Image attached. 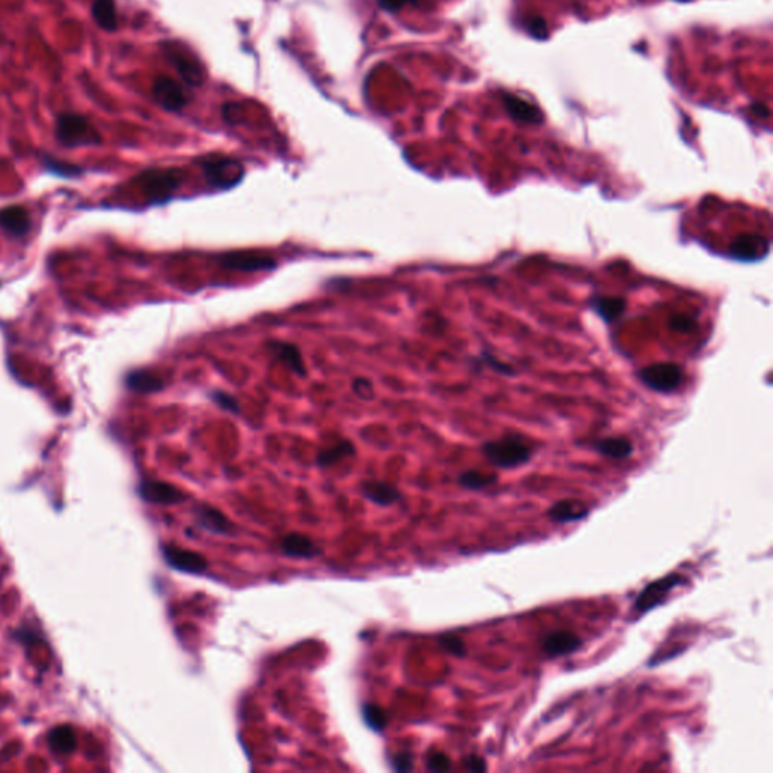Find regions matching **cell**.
<instances>
[{
	"label": "cell",
	"mask_w": 773,
	"mask_h": 773,
	"mask_svg": "<svg viewBox=\"0 0 773 773\" xmlns=\"http://www.w3.org/2000/svg\"><path fill=\"white\" fill-rule=\"evenodd\" d=\"M361 494L364 499L375 503L378 506H390L402 500L400 491L395 485L378 481L364 482L361 486Z\"/></svg>",
	"instance_id": "cell-20"
},
{
	"label": "cell",
	"mask_w": 773,
	"mask_h": 773,
	"mask_svg": "<svg viewBox=\"0 0 773 773\" xmlns=\"http://www.w3.org/2000/svg\"><path fill=\"white\" fill-rule=\"evenodd\" d=\"M139 188L151 204L162 203L180 186V176L174 169H150L138 178Z\"/></svg>",
	"instance_id": "cell-3"
},
{
	"label": "cell",
	"mask_w": 773,
	"mask_h": 773,
	"mask_svg": "<svg viewBox=\"0 0 773 773\" xmlns=\"http://www.w3.org/2000/svg\"><path fill=\"white\" fill-rule=\"evenodd\" d=\"M151 92L156 103L168 112H178L188 103L185 90L176 80L166 76H159L154 80Z\"/></svg>",
	"instance_id": "cell-8"
},
{
	"label": "cell",
	"mask_w": 773,
	"mask_h": 773,
	"mask_svg": "<svg viewBox=\"0 0 773 773\" xmlns=\"http://www.w3.org/2000/svg\"><path fill=\"white\" fill-rule=\"evenodd\" d=\"M162 553L168 565L173 570H177L181 572L203 574L208 567L207 559L203 555L196 553V551H192V550L166 545L164 547Z\"/></svg>",
	"instance_id": "cell-9"
},
{
	"label": "cell",
	"mask_w": 773,
	"mask_h": 773,
	"mask_svg": "<svg viewBox=\"0 0 773 773\" xmlns=\"http://www.w3.org/2000/svg\"><path fill=\"white\" fill-rule=\"evenodd\" d=\"M379 6L388 12H398L410 4H417V0H378Z\"/></svg>",
	"instance_id": "cell-38"
},
{
	"label": "cell",
	"mask_w": 773,
	"mask_h": 773,
	"mask_svg": "<svg viewBox=\"0 0 773 773\" xmlns=\"http://www.w3.org/2000/svg\"><path fill=\"white\" fill-rule=\"evenodd\" d=\"M695 326L696 324L693 319L686 314H678L671 319V328L680 331V333H689V331H692Z\"/></svg>",
	"instance_id": "cell-36"
},
{
	"label": "cell",
	"mask_w": 773,
	"mask_h": 773,
	"mask_svg": "<svg viewBox=\"0 0 773 773\" xmlns=\"http://www.w3.org/2000/svg\"><path fill=\"white\" fill-rule=\"evenodd\" d=\"M196 524H198L203 531H207L215 535H231L235 531V526L225 517L224 512L213 506L201 505L193 509Z\"/></svg>",
	"instance_id": "cell-14"
},
{
	"label": "cell",
	"mask_w": 773,
	"mask_h": 773,
	"mask_svg": "<svg viewBox=\"0 0 773 773\" xmlns=\"http://www.w3.org/2000/svg\"><path fill=\"white\" fill-rule=\"evenodd\" d=\"M126 384L132 391L144 393V395L161 391L165 387L164 378L161 375H157L156 372H151V370H134V372H130L127 375V378H126Z\"/></svg>",
	"instance_id": "cell-23"
},
{
	"label": "cell",
	"mask_w": 773,
	"mask_h": 773,
	"mask_svg": "<svg viewBox=\"0 0 773 773\" xmlns=\"http://www.w3.org/2000/svg\"><path fill=\"white\" fill-rule=\"evenodd\" d=\"M391 766L396 772H410L414 766V757L408 751L396 754L391 758Z\"/></svg>",
	"instance_id": "cell-34"
},
{
	"label": "cell",
	"mask_w": 773,
	"mask_h": 773,
	"mask_svg": "<svg viewBox=\"0 0 773 773\" xmlns=\"http://www.w3.org/2000/svg\"><path fill=\"white\" fill-rule=\"evenodd\" d=\"M592 449L598 452L599 455L612 459H627L633 455L634 446L625 437H609L594 441Z\"/></svg>",
	"instance_id": "cell-21"
},
{
	"label": "cell",
	"mask_w": 773,
	"mask_h": 773,
	"mask_svg": "<svg viewBox=\"0 0 773 773\" xmlns=\"http://www.w3.org/2000/svg\"><path fill=\"white\" fill-rule=\"evenodd\" d=\"M678 2H691V0H678Z\"/></svg>",
	"instance_id": "cell-41"
},
{
	"label": "cell",
	"mask_w": 773,
	"mask_h": 773,
	"mask_svg": "<svg viewBox=\"0 0 773 773\" xmlns=\"http://www.w3.org/2000/svg\"><path fill=\"white\" fill-rule=\"evenodd\" d=\"M479 361L482 364H485L486 367H489L491 370H494V372H497L499 375H503V376H513L515 373H517V372H515L513 366L500 361L497 357H494V355L489 353L488 351L481 352Z\"/></svg>",
	"instance_id": "cell-30"
},
{
	"label": "cell",
	"mask_w": 773,
	"mask_h": 773,
	"mask_svg": "<svg viewBox=\"0 0 773 773\" xmlns=\"http://www.w3.org/2000/svg\"><path fill=\"white\" fill-rule=\"evenodd\" d=\"M625 309H627V301L619 297H599V294H597L591 299V310L595 311L606 324L618 321L625 313Z\"/></svg>",
	"instance_id": "cell-22"
},
{
	"label": "cell",
	"mask_w": 773,
	"mask_h": 773,
	"mask_svg": "<svg viewBox=\"0 0 773 773\" xmlns=\"http://www.w3.org/2000/svg\"><path fill=\"white\" fill-rule=\"evenodd\" d=\"M91 14L98 28L114 32L118 28V16L115 0H94Z\"/></svg>",
	"instance_id": "cell-24"
},
{
	"label": "cell",
	"mask_w": 773,
	"mask_h": 773,
	"mask_svg": "<svg viewBox=\"0 0 773 773\" xmlns=\"http://www.w3.org/2000/svg\"><path fill=\"white\" fill-rule=\"evenodd\" d=\"M426 767L431 772H449L452 762L444 752H432L426 758Z\"/></svg>",
	"instance_id": "cell-33"
},
{
	"label": "cell",
	"mask_w": 773,
	"mask_h": 773,
	"mask_svg": "<svg viewBox=\"0 0 773 773\" xmlns=\"http://www.w3.org/2000/svg\"><path fill=\"white\" fill-rule=\"evenodd\" d=\"M55 138L67 149L92 146L102 142L100 132L91 124L88 118L70 112L56 117Z\"/></svg>",
	"instance_id": "cell-1"
},
{
	"label": "cell",
	"mask_w": 773,
	"mask_h": 773,
	"mask_svg": "<svg viewBox=\"0 0 773 773\" xmlns=\"http://www.w3.org/2000/svg\"><path fill=\"white\" fill-rule=\"evenodd\" d=\"M352 390L355 395H357L358 398L361 399H370L372 395H373V387H372V383L369 381V379L366 378H357L355 381L352 383Z\"/></svg>",
	"instance_id": "cell-35"
},
{
	"label": "cell",
	"mask_w": 773,
	"mask_h": 773,
	"mask_svg": "<svg viewBox=\"0 0 773 773\" xmlns=\"http://www.w3.org/2000/svg\"><path fill=\"white\" fill-rule=\"evenodd\" d=\"M46 165H47L48 169L55 171V173H58V174H76V173H79L78 168L65 165L63 162H53V161H50V159H47Z\"/></svg>",
	"instance_id": "cell-39"
},
{
	"label": "cell",
	"mask_w": 773,
	"mask_h": 773,
	"mask_svg": "<svg viewBox=\"0 0 773 773\" xmlns=\"http://www.w3.org/2000/svg\"><path fill=\"white\" fill-rule=\"evenodd\" d=\"M210 399L213 400V403L216 405V407H219L220 410H224V411L231 412V414H239L240 412V405H239L238 398L230 395V393H227V391L215 390V391L210 393Z\"/></svg>",
	"instance_id": "cell-29"
},
{
	"label": "cell",
	"mask_w": 773,
	"mask_h": 773,
	"mask_svg": "<svg viewBox=\"0 0 773 773\" xmlns=\"http://www.w3.org/2000/svg\"><path fill=\"white\" fill-rule=\"evenodd\" d=\"M503 106H505L508 115L515 121L523 122V124H543L544 114L532 103L523 100V98L506 94L503 95Z\"/></svg>",
	"instance_id": "cell-15"
},
{
	"label": "cell",
	"mask_w": 773,
	"mask_h": 773,
	"mask_svg": "<svg viewBox=\"0 0 773 773\" xmlns=\"http://www.w3.org/2000/svg\"><path fill=\"white\" fill-rule=\"evenodd\" d=\"M0 227L12 236H24L31 230V216L26 208L11 206L0 210Z\"/></svg>",
	"instance_id": "cell-18"
},
{
	"label": "cell",
	"mask_w": 773,
	"mask_h": 773,
	"mask_svg": "<svg viewBox=\"0 0 773 773\" xmlns=\"http://www.w3.org/2000/svg\"><path fill=\"white\" fill-rule=\"evenodd\" d=\"M204 177L208 185L216 189L236 186L243 178V166L230 157H210L203 162Z\"/></svg>",
	"instance_id": "cell-6"
},
{
	"label": "cell",
	"mask_w": 773,
	"mask_h": 773,
	"mask_svg": "<svg viewBox=\"0 0 773 773\" xmlns=\"http://www.w3.org/2000/svg\"><path fill=\"white\" fill-rule=\"evenodd\" d=\"M639 379L644 385L657 393H671L683 384L684 372L676 363H656L642 369Z\"/></svg>",
	"instance_id": "cell-5"
},
{
	"label": "cell",
	"mask_w": 773,
	"mask_h": 773,
	"mask_svg": "<svg viewBox=\"0 0 773 773\" xmlns=\"http://www.w3.org/2000/svg\"><path fill=\"white\" fill-rule=\"evenodd\" d=\"M583 645L582 637L572 631L558 630L548 633L543 639V651L547 657H563L572 654Z\"/></svg>",
	"instance_id": "cell-13"
},
{
	"label": "cell",
	"mask_w": 773,
	"mask_h": 773,
	"mask_svg": "<svg viewBox=\"0 0 773 773\" xmlns=\"http://www.w3.org/2000/svg\"><path fill=\"white\" fill-rule=\"evenodd\" d=\"M281 550L287 558H297V559H314L321 555V548H319L313 539L301 533H290L283 538L281 541Z\"/></svg>",
	"instance_id": "cell-17"
},
{
	"label": "cell",
	"mask_w": 773,
	"mask_h": 773,
	"mask_svg": "<svg viewBox=\"0 0 773 773\" xmlns=\"http://www.w3.org/2000/svg\"><path fill=\"white\" fill-rule=\"evenodd\" d=\"M589 508L579 500H560L556 501L547 512L548 518L559 524L575 523L587 517Z\"/></svg>",
	"instance_id": "cell-19"
},
{
	"label": "cell",
	"mask_w": 773,
	"mask_h": 773,
	"mask_svg": "<svg viewBox=\"0 0 773 773\" xmlns=\"http://www.w3.org/2000/svg\"><path fill=\"white\" fill-rule=\"evenodd\" d=\"M751 110L757 115V117H762V118H767L770 115L769 112V107L762 103V102H757V103H752L751 105Z\"/></svg>",
	"instance_id": "cell-40"
},
{
	"label": "cell",
	"mask_w": 773,
	"mask_h": 773,
	"mask_svg": "<svg viewBox=\"0 0 773 773\" xmlns=\"http://www.w3.org/2000/svg\"><path fill=\"white\" fill-rule=\"evenodd\" d=\"M139 496L149 503L156 505H180L186 501L188 496L174 485L162 481H144L139 485Z\"/></svg>",
	"instance_id": "cell-10"
},
{
	"label": "cell",
	"mask_w": 773,
	"mask_h": 773,
	"mask_svg": "<svg viewBox=\"0 0 773 773\" xmlns=\"http://www.w3.org/2000/svg\"><path fill=\"white\" fill-rule=\"evenodd\" d=\"M361 713H363L364 723L370 730H373L376 732H381V731L385 730L388 718H387V713H385V710L383 707H379L376 704H364Z\"/></svg>",
	"instance_id": "cell-28"
},
{
	"label": "cell",
	"mask_w": 773,
	"mask_h": 773,
	"mask_svg": "<svg viewBox=\"0 0 773 773\" xmlns=\"http://www.w3.org/2000/svg\"><path fill=\"white\" fill-rule=\"evenodd\" d=\"M523 26L526 28L527 32H529L532 36H535V38H538V40H545L548 36L547 23H545V20L543 17H538V16L527 17L523 21Z\"/></svg>",
	"instance_id": "cell-32"
},
{
	"label": "cell",
	"mask_w": 773,
	"mask_h": 773,
	"mask_svg": "<svg viewBox=\"0 0 773 773\" xmlns=\"http://www.w3.org/2000/svg\"><path fill=\"white\" fill-rule=\"evenodd\" d=\"M353 455H355V446L351 443L349 439H341V441H338V443L329 446L328 449L319 452L316 462H317L319 467L326 469V467L336 465L345 458L353 457Z\"/></svg>",
	"instance_id": "cell-25"
},
{
	"label": "cell",
	"mask_w": 773,
	"mask_h": 773,
	"mask_svg": "<svg viewBox=\"0 0 773 773\" xmlns=\"http://www.w3.org/2000/svg\"><path fill=\"white\" fill-rule=\"evenodd\" d=\"M482 455L497 469H513L531 461L532 449L520 437L506 435L484 443Z\"/></svg>",
	"instance_id": "cell-2"
},
{
	"label": "cell",
	"mask_w": 773,
	"mask_h": 773,
	"mask_svg": "<svg viewBox=\"0 0 773 773\" xmlns=\"http://www.w3.org/2000/svg\"><path fill=\"white\" fill-rule=\"evenodd\" d=\"M266 348L269 353H271L277 361H279L284 367H287L289 370L297 373L298 376L306 375L302 353L297 345H293V343H289V341L272 340L266 343Z\"/></svg>",
	"instance_id": "cell-12"
},
{
	"label": "cell",
	"mask_w": 773,
	"mask_h": 773,
	"mask_svg": "<svg viewBox=\"0 0 773 773\" xmlns=\"http://www.w3.org/2000/svg\"><path fill=\"white\" fill-rule=\"evenodd\" d=\"M769 250V242L759 236H742L735 239L730 248V254L737 260L752 262L763 257Z\"/></svg>",
	"instance_id": "cell-16"
},
{
	"label": "cell",
	"mask_w": 773,
	"mask_h": 773,
	"mask_svg": "<svg viewBox=\"0 0 773 773\" xmlns=\"http://www.w3.org/2000/svg\"><path fill=\"white\" fill-rule=\"evenodd\" d=\"M164 52L169 63L173 64L178 75L183 78L186 83L192 85V87H201L204 82V68L201 63L196 59L186 47L180 46L178 43H165Z\"/></svg>",
	"instance_id": "cell-7"
},
{
	"label": "cell",
	"mask_w": 773,
	"mask_h": 773,
	"mask_svg": "<svg viewBox=\"0 0 773 773\" xmlns=\"http://www.w3.org/2000/svg\"><path fill=\"white\" fill-rule=\"evenodd\" d=\"M686 583H687V577L681 574H669L666 575V577H661L653 583H649L645 589H642L641 594L636 597L633 603V612L637 617L645 615L646 612L656 609L660 604H663L672 589L684 586Z\"/></svg>",
	"instance_id": "cell-4"
},
{
	"label": "cell",
	"mask_w": 773,
	"mask_h": 773,
	"mask_svg": "<svg viewBox=\"0 0 773 773\" xmlns=\"http://www.w3.org/2000/svg\"><path fill=\"white\" fill-rule=\"evenodd\" d=\"M497 481H499L497 474H494V473L486 474V473H482L479 470H467L458 477V484L462 488L471 489V491L484 489L486 486L494 485Z\"/></svg>",
	"instance_id": "cell-26"
},
{
	"label": "cell",
	"mask_w": 773,
	"mask_h": 773,
	"mask_svg": "<svg viewBox=\"0 0 773 773\" xmlns=\"http://www.w3.org/2000/svg\"><path fill=\"white\" fill-rule=\"evenodd\" d=\"M462 763H464V767L467 770H470V772H486V769H488L485 758L476 755V754H470V755L465 757L462 759Z\"/></svg>",
	"instance_id": "cell-37"
},
{
	"label": "cell",
	"mask_w": 773,
	"mask_h": 773,
	"mask_svg": "<svg viewBox=\"0 0 773 773\" xmlns=\"http://www.w3.org/2000/svg\"><path fill=\"white\" fill-rule=\"evenodd\" d=\"M441 648L444 649L446 653L455 656V657H465L467 656V646H465V644L462 642V639H459L458 636L455 634H443L438 639Z\"/></svg>",
	"instance_id": "cell-31"
},
{
	"label": "cell",
	"mask_w": 773,
	"mask_h": 773,
	"mask_svg": "<svg viewBox=\"0 0 773 773\" xmlns=\"http://www.w3.org/2000/svg\"><path fill=\"white\" fill-rule=\"evenodd\" d=\"M227 269H236L242 272H255V271H272L277 267V262L271 257H266L257 252H228L223 255L219 260Z\"/></svg>",
	"instance_id": "cell-11"
},
{
	"label": "cell",
	"mask_w": 773,
	"mask_h": 773,
	"mask_svg": "<svg viewBox=\"0 0 773 773\" xmlns=\"http://www.w3.org/2000/svg\"><path fill=\"white\" fill-rule=\"evenodd\" d=\"M48 742H50L52 750L60 754H70L76 747L75 732L68 727H59L53 730L48 735Z\"/></svg>",
	"instance_id": "cell-27"
}]
</instances>
